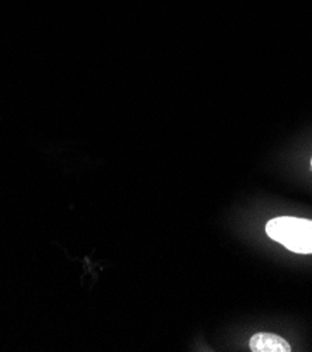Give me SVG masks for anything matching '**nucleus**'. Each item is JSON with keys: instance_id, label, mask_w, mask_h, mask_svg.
<instances>
[{"instance_id": "f257e3e1", "label": "nucleus", "mask_w": 312, "mask_h": 352, "mask_svg": "<svg viewBox=\"0 0 312 352\" xmlns=\"http://www.w3.org/2000/svg\"><path fill=\"white\" fill-rule=\"evenodd\" d=\"M266 233L274 241L297 254H312V221L279 217L267 222Z\"/></svg>"}, {"instance_id": "f03ea898", "label": "nucleus", "mask_w": 312, "mask_h": 352, "mask_svg": "<svg viewBox=\"0 0 312 352\" xmlns=\"http://www.w3.org/2000/svg\"><path fill=\"white\" fill-rule=\"evenodd\" d=\"M252 352H290L291 345L280 336L273 333H258L249 341Z\"/></svg>"}, {"instance_id": "7ed1b4c3", "label": "nucleus", "mask_w": 312, "mask_h": 352, "mask_svg": "<svg viewBox=\"0 0 312 352\" xmlns=\"http://www.w3.org/2000/svg\"><path fill=\"white\" fill-rule=\"evenodd\" d=\"M311 167H312V159H311Z\"/></svg>"}]
</instances>
